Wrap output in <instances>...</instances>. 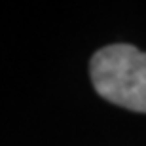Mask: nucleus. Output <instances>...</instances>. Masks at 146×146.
Returning a JSON list of instances; mask_svg holds the SVG:
<instances>
[{"mask_svg":"<svg viewBox=\"0 0 146 146\" xmlns=\"http://www.w3.org/2000/svg\"><path fill=\"white\" fill-rule=\"evenodd\" d=\"M89 70L103 99L135 112H146L144 51L127 44H114L93 55Z\"/></svg>","mask_w":146,"mask_h":146,"instance_id":"nucleus-1","label":"nucleus"}]
</instances>
